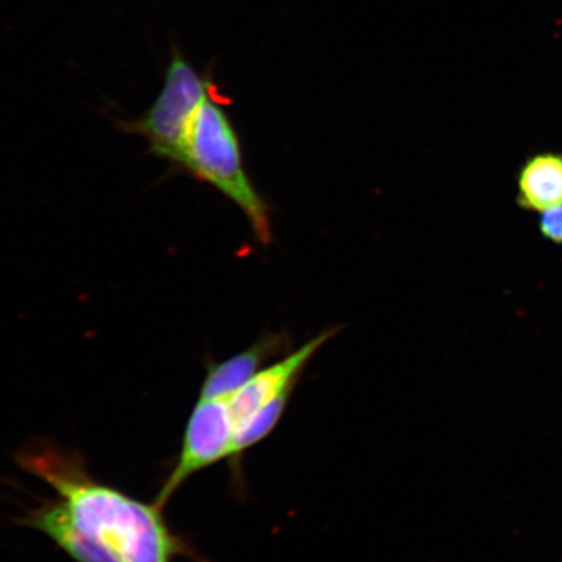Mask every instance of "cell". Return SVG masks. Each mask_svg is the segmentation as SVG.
Wrapping results in <instances>:
<instances>
[{
    "label": "cell",
    "instance_id": "3957f363",
    "mask_svg": "<svg viewBox=\"0 0 562 562\" xmlns=\"http://www.w3.org/2000/svg\"><path fill=\"white\" fill-rule=\"evenodd\" d=\"M209 95V80L175 46L157 100L136 121L117 124L124 132L143 136L154 156L180 167L189 126Z\"/></svg>",
    "mask_w": 562,
    "mask_h": 562
},
{
    "label": "cell",
    "instance_id": "52a82bcc",
    "mask_svg": "<svg viewBox=\"0 0 562 562\" xmlns=\"http://www.w3.org/2000/svg\"><path fill=\"white\" fill-rule=\"evenodd\" d=\"M519 206L539 211L562 206V154L542 153L527 159L518 176Z\"/></svg>",
    "mask_w": 562,
    "mask_h": 562
},
{
    "label": "cell",
    "instance_id": "7a4b0ae2",
    "mask_svg": "<svg viewBox=\"0 0 562 562\" xmlns=\"http://www.w3.org/2000/svg\"><path fill=\"white\" fill-rule=\"evenodd\" d=\"M179 168L226 195L248 217L258 241L271 243L269 206L245 171L241 145L234 125L211 94L189 126Z\"/></svg>",
    "mask_w": 562,
    "mask_h": 562
},
{
    "label": "cell",
    "instance_id": "9c48e42d",
    "mask_svg": "<svg viewBox=\"0 0 562 562\" xmlns=\"http://www.w3.org/2000/svg\"><path fill=\"white\" fill-rule=\"evenodd\" d=\"M539 228L547 240L562 244V206L543 211Z\"/></svg>",
    "mask_w": 562,
    "mask_h": 562
},
{
    "label": "cell",
    "instance_id": "5b68a950",
    "mask_svg": "<svg viewBox=\"0 0 562 562\" xmlns=\"http://www.w3.org/2000/svg\"><path fill=\"white\" fill-rule=\"evenodd\" d=\"M337 333H339V328L327 329L307 341L304 347L281 358L280 361L267 364L249 383H246L240 391L228 398L227 403L234 425L259 407L270 403L271 400L277 398L281 393L296 386L302 372L312 361L316 351L325 347V344L331 340Z\"/></svg>",
    "mask_w": 562,
    "mask_h": 562
},
{
    "label": "cell",
    "instance_id": "8992f818",
    "mask_svg": "<svg viewBox=\"0 0 562 562\" xmlns=\"http://www.w3.org/2000/svg\"><path fill=\"white\" fill-rule=\"evenodd\" d=\"M291 347V337L285 334H267L251 347L222 362H209L203 379L200 400H228L249 383L267 363Z\"/></svg>",
    "mask_w": 562,
    "mask_h": 562
},
{
    "label": "cell",
    "instance_id": "277c9868",
    "mask_svg": "<svg viewBox=\"0 0 562 562\" xmlns=\"http://www.w3.org/2000/svg\"><path fill=\"white\" fill-rule=\"evenodd\" d=\"M234 432L227 400H200L189 417L179 461L154 504L164 510L175 492L194 474L232 459Z\"/></svg>",
    "mask_w": 562,
    "mask_h": 562
},
{
    "label": "cell",
    "instance_id": "6da1fadb",
    "mask_svg": "<svg viewBox=\"0 0 562 562\" xmlns=\"http://www.w3.org/2000/svg\"><path fill=\"white\" fill-rule=\"evenodd\" d=\"M18 461L59 496L21 524L46 533L77 562H170L186 551L156 504L91 480L81 457L40 442Z\"/></svg>",
    "mask_w": 562,
    "mask_h": 562
},
{
    "label": "cell",
    "instance_id": "ba28073f",
    "mask_svg": "<svg viewBox=\"0 0 562 562\" xmlns=\"http://www.w3.org/2000/svg\"><path fill=\"white\" fill-rule=\"evenodd\" d=\"M296 386L281 393L277 398L271 400L256 412L249 414L235 425L234 447H232V459L237 460L245 451L252 448L276 430L281 417L284 416L288 404Z\"/></svg>",
    "mask_w": 562,
    "mask_h": 562
}]
</instances>
